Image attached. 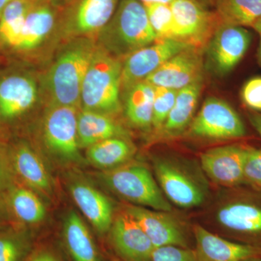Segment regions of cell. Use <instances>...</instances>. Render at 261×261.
<instances>
[{"label":"cell","instance_id":"6da1fadb","mask_svg":"<svg viewBox=\"0 0 261 261\" xmlns=\"http://www.w3.org/2000/svg\"><path fill=\"white\" fill-rule=\"evenodd\" d=\"M51 65L46 87L51 106L78 107L86 73L97 46L90 38H75Z\"/></svg>","mask_w":261,"mask_h":261},{"label":"cell","instance_id":"7a4b0ae2","mask_svg":"<svg viewBox=\"0 0 261 261\" xmlns=\"http://www.w3.org/2000/svg\"><path fill=\"white\" fill-rule=\"evenodd\" d=\"M101 47L117 58L156 42L143 3L121 0L108 25L99 34Z\"/></svg>","mask_w":261,"mask_h":261},{"label":"cell","instance_id":"3957f363","mask_svg":"<svg viewBox=\"0 0 261 261\" xmlns=\"http://www.w3.org/2000/svg\"><path fill=\"white\" fill-rule=\"evenodd\" d=\"M121 75V60L97 46L82 84L83 109L110 116L119 113Z\"/></svg>","mask_w":261,"mask_h":261},{"label":"cell","instance_id":"277c9868","mask_svg":"<svg viewBox=\"0 0 261 261\" xmlns=\"http://www.w3.org/2000/svg\"><path fill=\"white\" fill-rule=\"evenodd\" d=\"M153 168L158 184L170 202L183 208L199 207L208 197L203 172L191 162L171 156L157 157Z\"/></svg>","mask_w":261,"mask_h":261},{"label":"cell","instance_id":"5b68a950","mask_svg":"<svg viewBox=\"0 0 261 261\" xmlns=\"http://www.w3.org/2000/svg\"><path fill=\"white\" fill-rule=\"evenodd\" d=\"M216 222L240 243L261 247V192L229 188L216 211Z\"/></svg>","mask_w":261,"mask_h":261},{"label":"cell","instance_id":"8992f818","mask_svg":"<svg viewBox=\"0 0 261 261\" xmlns=\"http://www.w3.org/2000/svg\"><path fill=\"white\" fill-rule=\"evenodd\" d=\"M103 181L122 198L141 207L171 212L172 206L144 165L123 164L103 173Z\"/></svg>","mask_w":261,"mask_h":261},{"label":"cell","instance_id":"52a82bcc","mask_svg":"<svg viewBox=\"0 0 261 261\" xmlns=\"http://www.w3.org/2000/svg\"><path fill=\"white\" fill-rule=\"evenodd\" d=\"M173 18V39L205 50L221 25L217 13L198 0H175L170 3Z\"/></svg>","mask_w":261,"mask_h":261},{"label":"cell","instance_id":"ba28073f","mask_svg":"<svg viewBox=\"0 0 261 261\" xmlns=\"http://www.w3.org/2000/svg\"><path fill=\"white\" fill-rule=\"evenodd\" d=\"M78 107L51 106L43 122V138L53 155L65 162H80Z\"/></svg>","mask_w":261,"mask_h":261},{"label":"cell","instance_id":"9c48e42d","mask_svg":"<svg viewBox=\"0 0 261 261\" xmlns=\"http://www.w3.org/2000/svg\"><path fill=\"white\" fill-rule=\"evenodd\" d=\"M189 135L209 140L243 138L246 127L228 103L217 97H207L189 126Z\"/></svg>","mask_w":261,"mask_h":261},{"label":"cell","instance_id":"30bf717a","mask_svg":"<svg viewBox=\"0 0 261 261\" xmlns=\"http://www.w3.org/2000/svg\"><path fill=\"white\" fill-rule=\"evenodd\" d=\"M251 41L245 27L221 23L204 50L206 66L219 76L228 74L245 56Z\"/></svg>","mask_w":261,"mask_h":261},{"label":"cell","instance_id":"8fae6325","mask_svg":"<svg viewBox=\"0 0 261 261\" xmlns=\"http://www.w3.org/2000/svg\"><path fill=\"white\" fill-rule=\"evenodd\" d=\"M192 47L176 39L156 41L130 53L122 62L121 88L143 82L168 60L187 48Z\"/></svg>","mask_w":261,"mask_h":261},{"label":"cell","instance_id":"7c38bea8","mask_svg":"<svg viewBox=\"0 0 261 261\" xmlns=\"http://www.w3.org/2000/svg\"><path fill=\"white\" fill-rule=\"evenodd\" d=\"M121 0H72L63 18L65 34L73 38L99 34L111 20Z\"/></svg>","mask_w":261,"mask_h":261},{"label":"cell","instance_id":"4fadbf2b","mask_svg":"<svg viewBox=\"0 0 261 261\" xmlns=\"http://www.w3.org/2000/svg\"><path fill=\"white\" fill-rule=\"evenodd\" d=\"M248 146L229 145L207 149L201 154L202 171L220 186L244 185V167Z\"/></svg>","mask_w":261,"mask_h":261},{"label":"cell","instance_id":"5bb4252c","mask_svg":"<svg viewBox=\"0 0 261 261\" xmlns=\"http://www.w3.org/2000/svg\"><path fill=\"white\" fill-rule=\"evenodd\" d=\"M203 51L197 48H187L163 63L145 81L154 87L178 91L203 80Z\"/></svg>","mask_w":261,"mask_h":261},{"label":"cell","instance_id":"9a60e30c","mask_svg":"<svg viewBox=\"0 0 261 261\" xmlns=\"http://www.w3.org/2000/svg\"><path fill=\"white\" fill-rule=\"evenodd\" d=\"M125 211L138 223L154 248L165 246L188 247L185 226L170 212L149 210L137 205L128 206Z\"/></svg>","mask_w":261,"mask_h":261},{"label":"cell","instance_id":"2e32d148","mask_svg":"<svg viewBox=\"0 0 261 261\" xmlns=\"http://www.w3.org/2000/svg\"><path fill=\"white\" fill-rule=\"evenodd\" d=\"M111 245L123 261H152L154 247L136 220L126 211L113 220Z\"/></svg>","mask_w":261,"mask_h":261},{"label":"cell","instance_id":"e0dca14e","mask_svg":"<svg viewBox=\"0 0 261 261\" xmlns=\"http://www.w3.org/2000/svg\"><path fill=\"white\" fill-rule=\"evenodd\" d=\"M193 233L200 261H255L261 258V247L230 241L198 224L194 226Z\"/></svg>","mask_w":261,"mask_h":261},{"label":"cell","instance_id":"ac0fdd59","mask_svg":"<svg viewBox=\"0 0 261 261\" xmlns=\"http://www.w3.org/2000/svg\"><path fill=\"white\" fill-rule=\"evenodd\" d=\"M37 82L32 77L12 74L0 80V116L13 119L27 113L38 99Z\"/></svg>","mask_w":261,"mask_h":261},{"label":"cell","instance_id":"d6986e66","mask_svg":"<svg viewBox=\"0 0 261 261\" xmlns=\"http://www.w3.org/2000/svg\"><path fill=\"white\" fill-rule=\"evenodd\" d=\"M70 191L75 204L98 232H108L113 221V205L109 199L83 182L72 184Z\"/></svg>","mask_w":261,"mask_h":261},{"label":"cell","instance_id":"ffe728a7","mask_svg":"<svg viewBox=\"0 0 261 261\" xmlns=\"http://www.w3.org/2000/svg\"><path fill=\"white\" fill-rule=\"evenodd\" d=\"M53 5V3L46 0L36 1L29 10L18 42L13 49L32 50L47 39L56 25V11Z\"/></svg>","mask_w":261,"mask_h":261},{"label":"cell","instance_id":"44dd1931","mask_svg":"<svg viewBox=\"0 0 261 261\" xmlns=\"http://www.w3.org/2000/svg\"><path fill=\"white\" fill-rule=\"evenodd\" d=\"M202 87L203 80H200L178 90L172 109L159 133L163 139L178 137L189 128L193 120Z\"/></svg>","mask_w":261,"mask_h":261},{"label":"cell","instance_id":"7402d4cb","mask_svg":"<svg viewBox=\"0 0 261 261\" xmlns=\"http://www.w3.org/2000/svg\"><path fill=\"white\" fill-rule=\"evenodd\" d=\"M128 132L110 115L82 109L78 113V137L81 148L114 137L128 138Z\"/></svg>","mask_w":261,"mask_h":261},{"label":"cell","instance_id":"603a6c76","mask_svg":"<svg viewBox=\"0 0 261 261\" xmlns=\"http://www.w3.org/2000/svg\"><path fill=\"white\" fill-rule=\"evenodd\" d=\"M10 163L16 174L28 186L38 191H51V181L44 163L30 146L24 142L15 145Z\"/></svg>","mask_w":261,"mask_h":261},{"label":"cell","instance_id":"cb8c5ba5","mask_svg":"<svg viewBox=\"0 0 261 261\" xmlns=\"http://www.w3.org/2000/svg\"><path fill=\"white\" fill-rule=\"evenodd\" d=\"M63 236L73 261H101L90 231L74 211H70L65 218Z\"/></svg>","mask_w":261,"mask_h":261},{"label":"cell","instance_id":"d4e9b609","mask_svg":"<svg viewBox=\"0 0 261 261\" xmlns=\"http://www.w3.org/2000/svg\"><path fill=\"white\" fill-rule=\"evenodd\" d=\"M154 87L147 81L125 89L124 111L128 121L141 129L152 128Z\"/></svg>","mask_w":261,"mask_h":261},{"label":"cell","instance_id":"484cf974","mask_svg":"<svg viewBox=\"0 0 261 261\" xmlns=\"http://www.w3.org/2000/svg\"><path fill=\"white\" fill-rule=\"evenodd\" d=\"M128 138L114 137L101 141L87 148V159L94 166L113 169L125 164L135 153Z\"/></svg>","mask_w":261,"mask_h":261},{"label":"cell","instance_id":"4316f807","mask_svg":"<svg viewBox=\"0 0 261 261\" xmlns=\"http://www.w3.org/2000/svg\"><path fill=\"white\" fill-rule=\"evenodd\" d=\"M221 23L252 27L261 17V0H215Z\"/></svg>","mask_w":261,"mask_h":261},{"label":"cell","instance_id":"83f0119b","mask_svg":"<svg viewBox=\"0 0 261 261\" xmlns=\"http://www.w3.org/2000/svg\"><path fill=\"white\" fill-rule=\"evenodd\" d=\"M37 0H14L0 15V44L14 48L29 10Z\"/></svg>","mask_w":261,"mask_h":261},{"label":"cell","instance_id":"f1b7e54d","mask_svg":"<svg viewBox=\"0 0 261 261\" xmlns=\"http://www.w3.org/2000/svg\"><path fill=\"white\" fill-rule=\"evenodd\" d=\"M9 203L13 214L27 224H36L46 216L45 206L34 192L24 187L10 190Z\"/></svg>","mask_w":261,"mask_h":261},{"label":"cell","instance_id":"f546056e","mask_svg":"<svg viewBox=\"0 0 261 261\" xmlns=\"http://www.w3.org/2000/svg\"><path fill=\"white\" fill-rule=\"evenodd\" d=\"M146 12L156 41L172 39L173 18L171 5L161 3H145Z\"/></svg>","mask_w":261,"mask_h":261},{"label":"cell","instance_id":"4dcf8cb0","mask_svg":"<svg viewBox=\"0 0 261 261\" xmlns=\"http://www.w3.org/2000/svg\"><path fill=\"white\" fill-rule=\"evenodd\" d=\"M30 242L18 232L0 233V261H25L30 254Z\"/></svg>","mask_w":261,"mask_h":261},{"label":"cell","instance_id":"1f68e13d","mask_svg":"<svg viewBox=\"0 0 261 261\" xmlns=\"http://www.w3.org/2000/svg\"><path fill=\"white\" fill-rule=\"evenodd\" d=\"M177 92L175 89L154 87L152 128L156 133H159L167 119L176 101Z\"/></svg>","mask_w":261,"mask_h":261},{"label":"cell","instance_id":"d6a6232c","mask_svg":"<svg viewBox=\"0 0 261 261\" xmlns=\"http://www.w3.org/2000/svg\"><path fill=\"white\" fill-rule=\"evenodd\" d=\"M244 185L261 192V148L248 146L244 167Z\"/></svg>","mask_w":261,"mask_h":261},{"label":"cell","instance_id":"836d02e7","mask_svg":"<svg viewBox=\"0 0 261 261\" xmlns=\"http://www.w3.org/2000/svg\"><path fill=\"white\" fill-rule=\"evenodd\" d=\"M152 261H200L195 250L176 246L156 247Z\"/></svg>","mask_w":261,"mask_h":261},{"label":"cell","instance_id":"e575fe53","mask_svg":"<svg viewBox=\"0 0 261 261\" xmlns=\"http://www.w3.org/2000/svg\"><path fill=\"white\" fill-rule=\"evenodd\" d=\"M241 98L247 108L261 113V76L250 79L244 84Z\"/></svg>","mask_w":261,"mask_h":261},{"label":"cell","instance_id":"d590c367","mask_svg":"<svg viewBox=\"0 0 261 261\" xmlns=\"http://www.w3.org/2000/svg\"><path fill=\"white\" fill-rule=\"evenodd\" d=\"M25 261H63L59 254L53 248L41 247L30 252Z\"/></svg>","mask_w":261,"mask_h":261},{"label":"cell","instance_id":"8d00e7d4","mask_svg":"<svg viewBox=\"0 0 261 261\" xmlns=\"http://www.w3.org/2000/svg\"><path fill=\"white\" fill-rule=\"evenodd\" d=\"M10 166L8 159L3 151L0 150V192L8 188L10 183Z\"/></svg>","mask_w":261,"mask_h":261},{"label":"cell","instance_id":"74e56055","mask_svg":"<svg viewBox=\"0 0 261 261\" xmlns=\"http://www.w3.org/2000/svg\"><path fill=\"white\" fill-rule=\"evenodd\" d=\"M248 119L254 129L261 137V113L252 112L249 113Z\"/></svg>","mask_w":261,"mask_h":261},{"label":"cell","instance_id":"f35d334b","mask_svg":"<svg viewBox=\"0 0 261 261\" xmlns=\"http://www.w3.org/2000/svg\"><path fill=\"white\" fill-rule=\"evenodd\" d=\"M141 3H166V4H170V3H172V2L175 1V0H139ZM198 1L201 2V3H205L206 1L207 0H198Z\"/></svg>","mask_w":261,"mask_h":261},{"label":"cell","instance_id":"ab89813d","mask_svg":"<svg viewBox=\"0 0 261 261\" xmlns=\"http://www.w3.org/2000/svg\"><path fill=\"white\" fill-rule=\"evenodd\" d=\"M252 28L258 33L259 34H261V17L260 18L257 19L256 21L252 24Z\"/></svg>","mask_w":261,"mask_h":261},{"label":"cell","instance_id":"60d3db41","mask_svg":"<svg viewBox=\"0 0 261 261\" xmlns=\"http://www.w3.org/2000/svg\"><path fill=\"white\" fill-rule=\"evenodd\" d=\"M13 1H14V0H0V15H1L2 13H3V10H4L5 7Z\"/></svg>","mask_w":261,"mask_h":261},{"label":"cell","instance_id":"b9f144b4","mask_svg":"<svg viewBox=\"0 0 261 261\" xmlns=\"http://www.w3.org/2000/svg\"><path fill=\"white\" fill-rule=\"evenodd\" d=\"M259 35H260V43H259L258 51H257V60L261 67V34Z\"/></svg>","mask_w":261,"mask_h":261},{"label":"cell","instance_id":"7bdbcfd3","mask_svg":"<svg viewBox=\"0 0 261 261\" xmlns=\"http://www.w3.org/2000/svg\"><path fill=\"white\" fill-rule=\"evenodd\" d=\"M111 261H123V260H121V259L118 258V257H114V258L111 259Z\"/></svg>","mask_w":261,"mask_h":261},{"label":"cell","instance_id":"ee69618b","mask_svg":"<svg viewBox=\"0 0 261 261\" xmlns=\"http://www.w3.org/2000/svg\"><path fill=\"white\" fill-rule=\"evenodd\" d=\"M58 1H59V0H51V3H53V5H54Z\"/></svg>","mask_w":261,"mask_h":261},{"label":"cell","instance_id":"f6af8a7d","mask_svg":"<svg viewBox=\"0 0 261 261\" xmlns=\"http://www.w3.org/2000/svg\"><path fill=\"white\" fill-rule=\"evenodd\" d=\"M255 261H261V258L257 259V260H255Z\"/></svg>","mask_w":261,"mask_h":261}]
</instances>
